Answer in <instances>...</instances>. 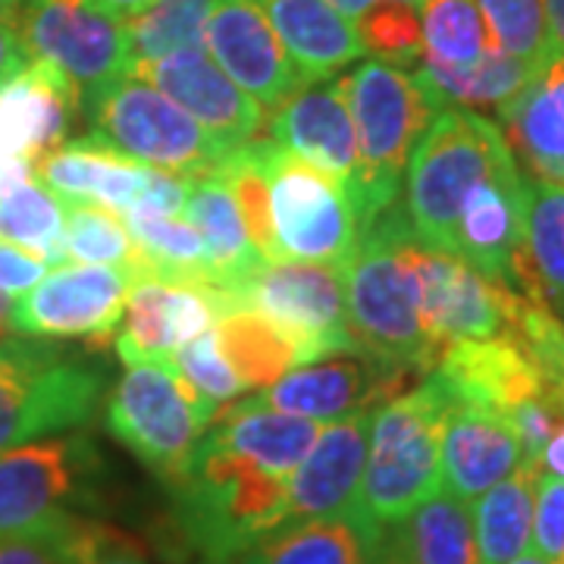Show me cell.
<instances>
[{"instance_id":"obj_1","label":"cell","mask_w":564,"mask_h":564,"mask_svg":"<svg viewBox=\"0 0 564 564\" xmlns=\"http://www.w3.org/2000/svg\"><path fill=\"white\" fill-rule=\"evenodd\" d=\"M285 486L261 464L207 433L170 489L173 536L192 564H232L248 545L282 527Z\"/></svg>"},{"instance_id":"obj_2","label":"cell","mask_w":564,"mask_h":564,"mask_svg":"<svg viewBox=\"0 0 564 564\" xmlns=\"http://www.w3.org/2000/svg\"><path fill=\"white\" fill-rule=\"evenodd\" d=\"M414 232L399 202L386 207L358 239L345 263V314L355 345L417 373H430L440 348L421 317V285L411 263Z\"/></svg>"},{"instance_id":"obj_3","label":"cell","mask_w":564,"mask_h":564,"mask_svg":"<svg viewBox=\"0 0 564 564\" xmlns=\"http://www.w3.org/2000/svg\"><path fill=\"white\" fill-rule=\"evenodd\" d=\"M339 82L358 135V166L345 182V195L364 232L399 202L411 148L440 107L411 69L377 57H364Z\"/></svg>"},{"instance_id":"obj_4","label":"cell","mask_w":564,"mask_h":564,"mask_svg":"<svg viewBox=\"0 0 564 564\" xmlns=\"http://www.w3.org/2000/svg\"><path fill=\"white\" fill-rule=\"evenodd\" d=\"M452 408L445 383L430 370L370 417V443L358 505L367 521L392 527L443 489V426Z\"/></svg>"},{"instance_id":"obj_5","label":"cell","mask_w":564,"mask_h":564,"mask_svg":"<svg viewBox=\"0 0 564 564\" xmlns=\"http://www.w3.org/2000/svg\"><path fill=\"white\" fill-rule=\"evenodd\" d=\"M514 158L499 122L448 104L421 132L404 166V214L423 248L452 254L464 198Z\"/></svg>"},{"instance_id":"obj_6","label":"cell","mask_w":564,"mask_h":564,"mask_svg":"<svg viewBox=\"0 0 564 564\" xmlns=\"http://www.w3.org/2000/svg\"><path fill=\"white\" fill-rule=\"evenodd\" d=\"M104 377L41 339L0 345V452L73 433L101 411Z\"/></svg>"},{"instance_id":"obj_7","label":"cell","mask_w":564,"mask_h":564,"mask_svg":"<svg viewBox=\"0 0 564 564\" xmlns=\"http://www.w3.org/2000/svg\"><path fill=\"white\" fill-rule=\"evenodd\" d=\"M104 455L82 433L0 452V536L41 533L101 502Z\"/></svg>"},{"instance_id":"obj_8","label":"cell","mask_w":564,"mask_h":564,"mask_svg":"<svg viewBox=\"0 0 564 564\" xmlns=\"http://www.w3.org/2000/svg\"><path fill=\"white\" fill-rule=\"evenodd\" d=\"M88 135L135 163L173 176H207L217 173L232 154L223 148L202 122H195L180 104L170 101L154 85L126 76L110 85L101 98L82 107Z\"/></svg>"},{"instance_id":"obj_9","label":"cell","mask_w":564,"mask_h":564,"mask_svg":"<svg viewBox=\"0 0 564 564\" xmlns=\"http://www.w3.org/2000/svg\"><path fill=\"white\" fill-rule=\"evenodd\" d=\"M104 421L110 436L166 486L195 455L214 411L173 367L126 364V373L104 399Z\"/></svg>"},{"instance_id":"obj_10","label":"cell","mask_w":564,"mask_h":564,"mask_svg":"<svg viewBox=\"0 0 564 564\" xmlns=\"http://www.w3.org/2000/svg\"><path fill=\"white\" fill-rule=\"evenodd\" d=\"M263 144L270 226L280 261L343 267L358 248V220L343 182L285 154L270 139Z\"/></svg>"},{"instance_id":"obj_11","label":"cell","mask_w":564,"mask_h":564,"mask_svg":"<svg viewBox=\"0 0 564 564\" xmlns=\"http://www.w3.org/2000/svg\"><path fill=\"white\" fill-rule=\"evenodd\" d=\"M13 25L32 61L76 85L82 107L132 73L126 20L91 0H22Z\"/></svg>"},{"instance_id":"obj_12","label":"cell","mask_w":564,"mask_h":564,"mask_svg":"<svg viewBox=\"0 0 564 564\" xmlns=\"http://www.w3.org/2000/svg\"><path fill=\"white\" fill-rule=\"evenodd\" d=\"M248 307L276 323L302 348L304 364L333 351L358 348L345 314L343 267L302 261L263 263L261 270L229 292V311Z\"/></svg>"},{"instance_id":"obj_13","label":"cell","mask_w":564,"mask_h":564,"mask_svg":"<svg viewBox=\"0 0 564 564\" xmlns=\"http://www.w3.org/2000/svg\"><path fill=\"white\" fill-rule=\"evenodd\" d=\"M141 273L126 267L61 263L13 302V326L29 339H85L107 345Z\"/></svg>"},{"instance_id":"obj_14","label":"cell","mask_w":564,"mask_h":564,"mask_svg":"<svg viewBox=\"0 0 564 564\" xmlns=\"http://www.w3.org/2000/svg\"><path fill=\"white\" fill-rule=\"evenodd\" d=\"M417 380H421L417 370H408L383 358H373L361 348H351V351H333L317 361L292 367L254 399L295 417L336 423L355 414L377 411L380 404L395 399Z\"/></svg>"},{"instance_id":"obj_15","label":"cell","mask_w":564,"mask_h":564,"mask_svg":"<svg viewBox=\"0 0 564 564\" xmlns=\"http://www.w3.org/2000/svg\"><path fill=\"white\" fill-rule=\"evenodd\" d=\"M452 254L480 270L486 280L540 299L527 261V173L514 158L464 198Z\"/></svg>"},{"instance_id":"obj_16","label":"cell","mask_w":564,"mask_h":564,"mask_svg":"<svg viewBox=\"0 0 564 564\" xmlns=\"http://www.w3.org/2000/svg\"><path fill=\"white\" fill-rule=\"evenodd\" d=\"M411 263L421 285L423 329L440 351L452 343L508 336L521 292L486 280L462 258L423 248L421 242L411 248Z\"/></svg>"},{"instance_id":"obj_17","label":"cell","mask_w":564,"mask_h":564,"mask_svg":"<svg viewBox=\"0 0 564 564\" xmlns=\"http://www.w3.org/2000/svg\"><path fill=\"white\" fill-rule=\"evenodd\" d=\"M229 311V295L214 282H176L144 273L135 280L113 345L122 364L173 367L182 345L210 329Z\"/></svg>"},{"instance_id":"obj_18","label":"cell","mask_w":564,"mask_h":564,"mask_svg":"<svg viewBox=\"0 0 564 564\" xmlns=\"http://www.w3.org/2000/svg\"><path fill=\"white\" fill-rule=\"evenodd\" d=\"M129 76L154 85L170 101L180 104L229 151L263 139L267 110L223 73L207 47H185L161 61L135 63Z\"/></svg>"},{"instance_id":"obj_19","label":"cell","mask_w":564,"mask_h":564,"mask_svg":"<svg viewBox=\"0 0 564 564\" xmlns=\"http://www.w3.org/2000/svg\"><path fill=\"white\" fill-rule=\"evenodd\" d=\"M204 47L223 73L263 110L280 107L304 85L254 0H217L207 20Z\"/></svg>"},{"instance_id":"obj_20","label":"cell","mask_w":564,"mask_h":564,"mask_svg":"<svg viewBox=\"0 0 564 564\" xmlns=\"http://www.w3.org/2000/svg\"><path fill=\"white\" fill-rule=\"evenodd\" d=\"M370 414H355L336 423H323L321 436L304 455L285 486L282 527L348 514L358 505L367 443H370Z\"/></svg>"},{"instance_id":"obj_21","label":"cell","mask_w":564,"mask_h":564,"mask_svg":"<svg viewBox=\"0 0 564 564\" xmlns=\"http://www.w3.org/2000/svg\"><path fill=\"white\" fill-rule=\"evenodd\" d=\"M263 139L343 185L358 166V135L339 79L295 88L280 107H273Z\"/></svg>"},{"instance_id":"obj_22","label":"cell","mask_w":564,"mask_h":564,"mask_svg":"<svg viewBox=\"0 0 564 564\" xmlns=\"http://www.w3.org/2000/svg\"><path fill=\"white\" fill-rule=\"evenodd\" d=\"M79 113L76 85L51 63L32 61L0 85V161H44L69 141Z\"/></svg>"},{"instance_id":"obj_23","label":"cell","mask_w":564,"mask_h":564,"mask_svg":"<svg viewBox=\"0 0 564 564\" xmlns=\"http://www.w3.org/2000/svg\"><path fill=\"white\" fill-rule=\"evenodd\" d=\"M433 373L445 383L452 402L484 404L505 417L527 399L549 392L543 373L511 336L445 345Z\"/></svg>"},{"instance_id":"obj_24","label":"cell","mask_w":564,"mask_h":564,"mask_svg":"<svg viewBox=\"0 0 564 564\" xmlns=\"http://www.w3.org/2000/svg\"><path fill=\"white\" fill-rule=\"evenodd\" d=\"M524 462L511 421L484 404L452 402L443 426V489L474 502Z\"/></svg>"},{"instance_id":"obj_25","label":"cell","mask_w":564,"mask_h":564,"mask_svg":"<svg viewBox=\"0 0 564 564\" xmlns=\"http://www.w3.org/2000/svg\"><path fill=\"white\" fill-rule=\"evenodd\" d=\"M496 113L527 176L564 182V54H552Z\"/></svg>"},{"instance_id":"obj_26","label":"cell","mask_w":564,"mask_h":564,"mask_svg":"<svg viewBox=\"0 0 564 564\" xmlns=\"http://www.w3.org/2000/svg\"><path fill=\"white\" fill-rule=\"evenodd\" d=\"M35 176L63 202H95L126 214L141 202L154 170L113 151L95 135H85L66 141L35 163Z\"/></svg>"},{"instance_id":"obj_27","label":"cell","mask_w":564,"mask_h":564,"mask_svg":"<svg viewBox=\"0 0 564 564\" xmlns=\"http://www.w3.org/2000/svg\"><path fill=\"white\" fill-rule=\"evenodd\" d=\"M254 3L273 25L304 85L333 79L351 63L367 57L355 22L345 20L326 0H254Z\"/></svg>"},{"instance_id":"obj_28","label":"cell","mask_w":564,"mask_h":564,"mask_svg":"<svg viewBox=\"0 0 564 564\" xmlns=\"http://www.w3.org/2000/svg\"><path fill=\"white\" fill-rule=\"evenodd\" d=\"M182 217L198 229L210 261V282L226 295L251 280L263 263H270L251 242L242 207L220 170L192 180Z\"/></svg>"},{"instance_id":"obj_29","label":"cell","mask_w":564,"mask_h":564,"mask_svg":"<svg viewBox=\"0 0 564 564\" xmlns=\"http://www.w3.org/2000/svg\"><path fill=\"white\" fill-rule=\"evenodd\" d=\"M321 430L323 423L285 414L261 404L254 395H245L214 414L207 436L261 464L263 470L289 480L311 452L314 440L321 436Z\"/></svg>"},{"instance_id":"obj_30","label":"cell","mask_w":564,"mask_h":564,"mask_svg":"<svg viewBox=\"0 0 564 564\" xmlns=\"http://www.w3.org/2000/svg\"><path fill=\"white\" fill-rule=\"evenodd\" d=\"M383 530L361 511L285 524L248 545L232 564H367Z\"/></svg>"},{"instance_id":"obj_31","label":"cell","mask_w":564,"mask_h":564,"mask_svg":"<svg viewBox=\"0 0 564 564\" xmlns=\"http://www.w3.org/2000/svg\"><path fill=\"white\" fill-rule=\"evenodd\" d=\"M536 480H540V467L521 464L502 484L486 489L484 496L470 502L480 564H508L530 549Z\"/></svg>"},{"instance_id":"obj_32","label":"cell","mask_w":564,"mask_h":564,"mask_svg":"<svg viewBox=\"0 0 564 564\" xmlns=\"http://www.w3.org/2000/svg\"><path fill=\"white\" fill-rule=\"evenodd\" d=\"M533 73L536 66L518 61L499 47H492L480 61L467 63V66L421 61V66L414 69V76L421 79L440 110L448 104L467 107V110H486V107L499 110L505 101H511L524 88Z\"/></svg>"},{"instance_id":"obj_33","label":"cell","mask_w":564,"mask_h":564,"mask_svg":"<svg viewBox=\"0 0 564 564\" xmlns=\"http://www.w3.org/2000/svg\"><path fill=\"white\" fill-rule=\"evenodd\" d=\"M214 329H217L223 358L236 370V377L242 380L248 392L270 389L282 373L304 364L302 348L258 311H248V307L226 311L217 317Z\"/></svg>"},{"instance_id":"obj_34","label":"cell","mask_w":564,"mask_h":564,"mask_svg":"<svg viewBox=\"0 0 564 564\" xmlns=\"http://www.w3.org/2000/svg\"><path fill=\"white\" fill-rule=\"evenodd\" d=\"M414 564H480L470 502L436 489L395 524Z\"/></svg>"},{"instance_id":"obj_35","label":"cell","mask_w":564,"mask_h":564,"mask_svg":"<svg viewBox=\"0 0 564 564\" xmlns=\"http://www.w3.org/2000/svg\"><path fill=\"white\" fill-rule=\"evenodd\" d=\"M527 261L533 292L564 321V182L527 176Z\"/></svg>"},{"instance_id":"obj_36","label":"cell","mask_w":564,"mask_h":564,"mask_svg":"<svg viewBox=\"0 0 564 564\" xmlns=\"http://www.w3.org/2000/svg\"><path fill=\"white\" fill-rule=\"evenodd\" d=\"M69 204L39 176L0 195V239L35 254L47 267L63 263V232Z\"/></svg>"},{"instance_id":"obj_37","label":"cell","mask_w":564,"mask_h":564,"mask_svg":"<svg viewBox=\"0 0 564 564\" xmlns=\"http://www.w3.org/2000/svg\"><path fill=\"white\" fill-rule=\"evenodd\" d=\"M120 217L154 276L176 282H210V261L202 236L182 214L166 217L151 210H126Z\"/></svg>"},{"instance_id":"obj_38","label":"cell","mask_w":564,"mask_h":564,"mask_svg":"<svg viewBox=\"0 0 564 564\" xmlns=\"http://www.w3.org/2000/svg\"><path fill=\"white\" fill-rule=\"evenodd\" d=\"M66 232H63V263H98L126 267L135 273H151L139 245L117 210L95 202H66Z\"/></svg>"},{"instance_id":"obj_39","label":"cell","mask_w":564,"mask_h":564,"mask_svg":"<svg viewBox=\"0 0 564 564\" xmlns=\"http://www.w3.org/2000/svg\"><path fill=\"white\" fill-rule=\"evenodd\" d=\"M217 0H154L126 20L132 66L170 57L185 47H204L207 20Z\"/></svg>"},{"instance_id":"obj_40","label":"cell","mask_w":564,"mask_h":564,"mask_svg":"<svg viewBox=\"0 0 564 564\" xmlns=\"http://www.w3.org/2000/svg\"><path fill=\"white\" fill-rule=\"evenodd\" d=\"M421 39L423 61L443 66H467L496 47L474 0H423Z\"/></svg>"},{"instance_id":"obj_41","label":"cell","mask_w":564,"mask_h":564,"mask_svg":"<svg viewBox=\"0 0 564 564\" xmlns=\"http://www.w3.org/2000/svg\"><path fill=\"white\" fill-rule=\"evenodd\" d=\"M474 3L484 17L492 44L505 54L536 69L552 54H558L545 25L543 0H474Z\"/></svg>"},{"instance_id":"obj_42","label":"cell","mask_w":564,"mask_h":564,"mask_svg":"<svg viewBox=\"0 0 564 564\" xmlns=\"http://www.w3.org/2000/svg\"><path fill=\"white\" fill-rule=\"evenodd\" d=\"M358 39L364 44L367 57L402 66V69H417L423 61L421 39V7L404 3V0H386L370 7L355 20Z\"/></svg>"},{"instance_id":"obj_43","label":"cell","mask_w":564,"mask_h":564,"mask_svg":"<svg viewBox=\"0 0 564 564\" xmlns=\"http://www.w3.org/2000/svg\"><path fill=\"white\" fill-rule=\"evenodd\" d=\"M173 370L180 373L185 386L202 399L214 414L226 404L239 402L248 395L242 380L236 377V370L223 358L220 343H217V329H204L202 336H195L192 343H185L173 355Z\"/></svg>"},{"instance_id":"obj_44","label":"cell","mask_w":564,"mask_h":564,"mask_svg":"<svg viewBox=\"0 0 564 564\" xmlns=\"http://www.w3.org/2000/svg\"><path fill=\"white\" fill-rule=\"evenodd\" d=\"M91 521V514H79L41 533L0 536V564H79Z\"/></svg>"},{"instance_id":"obj_45","label":"cell","mask_w":564,"mask_h":564,"mask_svg":"<svg viewBox=\"0 0 564 564\" xmlns=\"http://www.w3.org/2000/svg\"><path fill=\"white\" fill-rule=\"evenodd\" d=\"M533 552L549 564H564V480L540 474L533 502Z\"/></svg>"},{"instance_id":"obj_46","label":"cell","mask_w":564,"mask_h":564,"mask_svg":"<svg viewBox=\"0 0 564 564\" xmlns=\"http://www.w3.org/2000/svg\"><path fill=\"white\" fill-rule=\"evenodd\" d=\"M79 564H158L151 558V552L132 540L129 533H122L113 524H104L95 518V524L88 530V540L82 549Z\"/></svg>"},{"instance_id":"obj_47","label":"cell","mask_w":564,"mask_h":564,"mask_svg":"<svg viewBox=\"0 0 564 564\" xmlns=\"http://www.w3.org/2000/svg\"><path fill=\"white\" fill-rule=\"evenodd\" d=\"M47 270H51V267L41 261V258H35V254H29V251H22L17 245L0 239V292H3L7 299H20V295H25L35 282L44 280Z\"/></svg>"},{"instance_id":"obj_48","label":"cell","mask_w":564,"mask_h":564,"mask_svg":"<svg viewBox=\"0 0 564 564\" xmlns=\"http://www.w3.org/2000/svg\"><path fill=\"white\" fill-rule=\"evenodd\" d=\"M29 63H32V54H29L20 32H17V25L0 20V85H7L13 76H20Z\"/></svg>"},{"instance_id":"obj_49","label":"cell","mask_w":564,"mask_h":564,"mask_svg":"<svg viewBox=\"0 0 564 564\" xmlns=\"http://www.w3.org/2000/svg\"><path fill=\"white\" fill-rule=\"evenodd\" d=\"M367 564H414V562H411V555H408V549H404L402 536H399L395 524L386 527L383 536H380L377 549L370 552Z\"/></svg>"},{"instance_id":"obj_50","label":"cell","mask_w":564,"mask_h":564,"mask_svg":"<svg viewBox=\"0 0 564 564\" xmlns=\"http://www.w3.org/2000/svg\"><path fill=\"white\" fill-rule=\"evenodd\" d=\"M540 474H549V477H562L564 480V421L558 423V430L552 433V440L545 443V448L540 452Z\"/></svg>"},{"instance_id":"obj_51","label":"cell","mask_w":564,"mask_h":564,"mask_svg":"<svg viewBox=\"0 0 564 564\" xmlns=\"http://www.w3.org/2000/svg\"><path fill=\"white\" fill-rule=\"evenodd\" d=\"M543 10L552 44H555L558 54H564V0H543Z\"/></svg>"},{"instance_id":"obj_52","label":"cell","mask_w":564,"mask_h":564,"mask_svg":"<svg viewBox=\"0 0 564 564\" xmlns=\"http://www.w3.org/2000/svg\"><path fill=\"white\" fill-rule=\"evenodd\" d=\"M329 7H336L339 13H343L345 20H358L361 13H367L370 7H377V3H386V0H326ZM404 3H414V7H421L423 0H404Z\"/></svg>"},{"instance_id":"obj_53","label":"cell","mask_w":564,"mask_h":564,"mask_svg":"<svg viewBox=\"0 0 564 564\" xmlns=\"http://www.w3.org/2000/svg\"><path fill=\"white\" fill-rule=\"evenodd\" d=\"M91 3H98L104 10H110V13H117L122 20H129V17H135L141 13L148 3H154V0H91Z\"/></svg>"},{"instance_id":"obj_54","label":"cell","mask_w":564,"mask_h":564,"mask_svg":"<svg viewBox=\"0 0 564 564\" xmlns=\"http://www.w3.org/2000/svg\"><path fill=\"white\" fill-rule=\"evenodd\" d=\"M13 339H20V333L13 326V302L0 292V345L13 343Z\"/></svg>"},{"instance_id":"obj_55","label":"cell","mask_w":564,"mask_h":564,"mask_svg":"<svg viewBox=\"0 0 564 564\" xmlns=\"http://www.w3.org/2000/svg\"><path fill=\"white\" fill-rule=\"evenodd\" d=\"M22 0H0V20L13 22V17H17V10H20Z\"/></svg>"},{"instance_id":"obj_56","label":"cell","mask_w":564,"mask_h":564,"mask_svg":"<svg viewBox=\"0 0 564 564\" xmlns=\"http://www.w3.org/2000/svg\"><path fill=\"white\" fill-rule=\"evenodd\" d=\"M508 564H549L543 558V555H540V552H530V549H527L524 555H518V558H511V562Z\"/></svg>"}]
</instances>
